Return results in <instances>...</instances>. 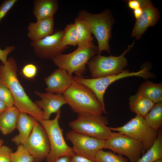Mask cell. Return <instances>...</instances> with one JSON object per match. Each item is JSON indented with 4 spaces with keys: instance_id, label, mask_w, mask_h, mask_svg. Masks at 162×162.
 <instances>
[{
    "instance_id": "5bb4252c",
    "label": "cell",
    "mask_w": 162,
    "mask_h": 162,
    "mask_svg": "<svg viewBox=\"0 0 162 162\" xmlns=\"http://www.w3.org/2000/svg\"><path fill=\"white\" fill-rule=\"evenodd\" d=\"M141 7L142 12L140 16L136 20L133 29L131 36L137 39L150 26H154L158 20L159 15L158 9L150 0H142Z\"/></svg>"
},
{
    "instance_id": "74e56055",
    "label": "cell",
    "mask_w": 162,
    "mask_h": 162,
    "mask_svg": "<svg viewBox=\"0 0 162 162\" xmlns=\"http://www.w3.org/2000/svg\"><path fill=\"white\" fill-rule=\"evenodd\" d=\"M7 108L5 103L0 99V115Z\"/></svg>"
},
{
    "instance_id": "7c38bea8",
    "label": "cell",
    "mask_w": 162,
    "mask_h": 162,
    "mask_svg": "<svg viewBox=\"0 0 162 162\" xmlns=\"http://www.w3.org/2000/svg\"><path fill=\"white\" fill-rule=\"evenodd\" d=\"M34 159V162H41L46 159L50 147L46 132L41 124L37 122L30 135L22 144Z\"/></svg>"
},
{
    "instance_id": "30bf717a",
    "label": "cell",
    "mask_w": 162,
    "mask_h": 162,
    "mask_svg": "<svg viewBox=\"0 0 162 162\" xmlns=\"http://www.w3.org/2000/svg\"><path fill=\"white\" fill-rule=\"evenodd\" d=\"M104 148L110 149L118 154L125 155L129 162H136L145 152L140 142L118 132H114L106 140Z\"/></svg>"
},
{
    "instance_id": "f1b7e54d",
    "label": "cell",
    "mask_w": 162,
    "mask_h": 162,
    "mask_svg": "<svg viewBox=\"0 0 162 162\" xmlns=\"http://www.w3.org/2000/svg\"><path fill=\"white\" fill-rule=\"evenodd\" d=\"M0 99L5 103L7 108L11 107L14 106V99L10 90L7 86L1 82Z\"/></svg>"
},
{
    "instance_id": "d6a6232c",
    "label": "cell",
    "mask_w": 162,
    "mask_h": 162,
    "mask_svg": "<svg viewBox=\"0 0 162 162\" xmlns=\"http://www.w3.org/2000/svg\"><path fill=\"white\" fill-rule=\"evenodd\" d=\"M15 47L14 46H7L3 50L0 49V61L2 64L4 63L7 60V57L10 52L15 49Z\"/></svg>"
},
{
    "instance_id": "7a4b0ae2",
    "label": "cell",
    "mask_w": 162,
    "mask_h": 162,
    "mask_svg": "<svg viewBox=\"0 0 162 162\" xmlns=\"http://www.w3.org/2000/svg\"><path fill=\"white\" fill-rule=\"evenodd\" d=\"M67 104L76 113L101 115L102 106L94 93L86 86L75 81L63 94Z\"/></svg>"
},
{
    "instance_id": "5b68a950",
    "label": "cell",
    "mask_w": 162,
    "mask_h": 162,
    "mask_svg": "<svg viewBox=\"0 0 162 162\" xmlns=\"http://www.w3.org/2000/svg\"><path fill=\"white\" fill-rule=\"evenodd\" d=\"M78 17L86 22L96 38L98 44V54H100L103 51L110 53L109 40L111 37L113 20L109 11L105 10L93 14L85 10H81Z\"/></svg>"
},
{
    "instance_id": "603a6c76",
    "label": "cell",
    "mask_w": 162,
    "mask_h": 162,
    "mask_svg": "<svg viewBox=\"0 0 162 162\" xmlns=\"http://www.w3.org/2000/svg\"><path fill=\"white\" fill-rule=\"evenodd\" d=\"M74 23L77 32L78 47L86 46L93 44L92 34L86 22L77 16L75 19Z\"/></svg>"
},
{
    "instance_id": "8992f818",
    "label": "cell",
    "mask_w": 162,
    "mask_h": 162,
    "mask_svg": "<svg viewBox=\"0 0 162 162\" xmlns=\"http://www.w3.org/2000/svg\"><path fill=\"white\" fill-rule=\"evenodd\" d=\"M61 110L57 113L51 120H43L40 122L47 134L50 147L49 153L46 159V162H55L59 158L64 156L71 157L75 153L72 148L66 143L60 126L59 119Z\"/></svg>"
},
{
    "instance_id": "e575fe53",
    "label": "cell",
    "mask_w": 162,
    "mask_h": 162,
    "mask_svg": "<svg viewBox=\"0 0 162 162\" xmlns=\"http://www.w3.org/2000/svg\"><path fill=\"white\" fill-rule=\"evenodd\" d=\"M142 0H129L127 1L128 7L132 10H134L141 7Z\"/></svg>"
},
{
    "instance_id": "4316f807",
    "label": "cell",
    "mask_w": 162,
    "mask_h": 162,
    "mask_svg": "<svg viewBox=\"0 0 162 162\" xmlns=\"http://www.w3.org/2000/svg\"><path fill=\"white\" fill-rule=\"evenodd\" d=\"M94 161L96 162H129L127 158L117 154L110 151H99L95 155Z\"/></svg>"
},
{
    "instance_id": "f546056e",
    "label": "cell",
    "mask_w": 162,
    "mask_h": 162,
    "mask_svg": "<svg viewBox=\"0 0 162 162\" xmlns=\"http://www.w3.org/2000/svg\"><path fill=\"white\" fill-rule=\"evenodd\" d=\"M38 71L37 66L33 64H28L22 68L21 72L22 75L28 79H32L36 75Z\"/></svg>"
},
{
    "instance_id": "d4e9b609",
    "label": "cell",
    "mask_w": 162,
    "mask_h": 162,
    "mask_svg": "<svg viewBox=\"0 0 162 162\" xmlns=\"http://www.w3.org/2000/svg\"><path fill=\"white\" fill-rule=\"evenodd\" d=\"M148 124L152 129L158 130L162 126V102L154 106L144 117Z\"/></svg>"
},
{
    "instance_id": "8d00e7d4",
    "label": "cell",
    "mask_w": 162,
    "mask_h": 162,
    "mask_svg": "<svg viewBox=\"0 0 162 162\" xmlns=\"http://www.w3.org/2000/svg\"><path fill=\"white\" fill-rule=\"evenodd\" d=\"M55 162H71L70 157L64 156L58 159Z\"/></svg>"
},
{
    "instance_id": "7402d4cb",
    "label": "cell",
    "mask_w": 162,
    "mask_h": 162,
    "mask_svg": "<svg viewBox=\"0 0 162 162\" xmlns=\"http://www.w3.org/2000/svg\"><path fill=\"white\" fill-rule=\"evenodd\" d=\"M155 104L162 102V84L146 80L140 86L138 92Z\"/></svg>"
},
{
    "instance_id": "cb8c5ba5",
    "label": "cell",
    "mask_w": 162,
    "mask_h": 162,
    "mask_svg": "<svg viewBox=\"0 0 162 162\" xmlns=\"http://www.w3.org/2000/svg\"><path fill=\"white\" fill-rule=\"evenodd\" d=\"M162 159V131L158 130L157 138L152 146L136 162H153Z\"/></svg>"
},
{
    "instance_id": "60d3db41",
    "label": "cell",
    "mask_w": 162,
    "mask_h": 162,
    "mask_svg": "<svg viewBox=\"0 0 162 162\" xmlns=\"http://www.w3.org/2000/svg\"></svg>"
},
{
    "instance_id": "44dd1931",
    "label": "cell",
    "mask_w": 162,
    "mask_h": 162,
    "mask_svg": "<svg viewBox=\"0 0 162 162\" xmlns=\"http://www.w3.org/2000/svg\"><path fill=\"white\" fill-rule=\"evenodd\" d=\"M155 104L152 101L138 93L131 95L129 98L131 111L136 115L144 117Z\"/></svg>"
},
{
    "instance_id": "2e32d148",
    "label": "cell",
    "mask_w": 162,
    "mask_h": 162,
    "mask_svg": "<svg viewBox=\"0 0 162 162\" xmlns=\"http://www.w3.org/2000/svg\"><path fill=\"white\" fill-rule=\"evenodd\" d=\"M46 92L63 94L74 82L72 76H69L64 69L58 68L44 78Z\"/></svg>"
},
{
    "instance_id": "836d02e7",
    "label": "cell",
    "mask_w": 162,
    "mask_h": 162,
    "mask_svg": "<svg viewBox=\"0 0 162 162\" xmlns=\"http://www.w3.org/2000/svg\"><path fill=\"white\" fill-rule=\"evenodd\" d=\"M70 159L71 162H96L75 153L70 157Z\"/></svg>"
},
{
    "instance_id": "9a60e30c",
    "label": "cell",
    "mask_w": 162,
    "mask_h": 162,
    "mask_svg": "<svg viewBox=\"0 0 162 162\" xmlns=\"http://www.w3.org/2000/svg\"><path fill=\"white\" fill-rule=\"evenodd\" d=\"M35 93L40 98V100H36L34 102L42 110L44 120L49 119L52 114L56 113L62 106L67 104L63 94L37 91Z\"/></svg>"
},
{
    "instance_id": "4fadbf2b",
    "label": "cell",
    "mask_w": 162,
    "mask_h": 162,
    "mask_svg": "<svg viewBox=\"0 0 162 162\" xmlns=\"http://www.w3.org/2000/svg\"><path fill=\"white\" fill-rule=\"evenodd\" d=\"M64 34V30H58L40 40L31 41L30 44L38 57L44 59H52L67 48L62 44Z\"/></svg>"
},
{
    "instance_id": "484cf974",
    "label": "cell",
    "mask_w": 162,
    "mask_h": 162,
    "mask_svg": "<svg viewBox=\"0 0 162 162\" xmlns=\"http://www.w3.org/2000/svg\"><path fill=\"white\" fill-rule=\"evenodd\" d=\"M64 30V34L62 42V46L67 47L69 45H77V32L74 24L67 25Z\"/></svg>"
},
{
    "instance_id": "3957f363",
    "label": "cell",
    "mask_w": 162,
    "mask_h": 162,
    "mask_svg": "<svg viewBox=\"0 0 162 162\" xmlns=\"http://www.w3.org/2000/svg\"><path fill=\"white\" fill-rule=\"evenodd\" d=\"M98 52V47L93 43L87 46L77 47L69 54H59L52 59L58 68L66 70L69 76L72 77L74 73L81 76L86 73V65L89 60Z\"/></svg>"
},
{
    "instance_id": "8fae6325",
    "label": "cell",
    "mask_w": 162,
    "mask_h": 162,
    "mask_svg": "<svg viewBox=\"0 0 162 162\" xmlns=\"http://www.w3.org/2000/svg\"><path fill=\"white\" fill-rule=\"evenodd\" d=\"M66 139L72 143L75 153L93 160L97 152L104 148L106 141L73 130L67 133Z\"/></svg>"
},
{
    "instance_id": "ac0fdd59",
    "label": "cell",
    "mask_w": 162,
    "mask_h": 162,
    "mask_svg": "<svg viewBox=\"0 0 162 162\" xmlns=\"http://www.w3.org/2000/svg\"><path fill=\"white\" fill-rule=\"evenodd\" d=\"M37 122L36 119L29 115L20 112L16 127L19 134L12 138V141L18 146L22 144L30 135Z\"/></svg>"
},
{
    "instance_id": "52a82bcc",
    "label": "cell",
    "mask_w": 162,
    "mask_h": 162,
    "mask_svg": "<svg viewBox=\"0 0 162 162\" xmlns=\"http://www.w3.org/2000/svg\"><path fill=\"white\" fill-rule=\"evenodd\" d=\"M108 118L102 115L82 113L68 123L72 130L100 139L106 140L113 134L107 125Z\"/></svg>"
},
{
    "instance_id": "277c9868",
    "label": "cell",
    "mask_w": 162,
    "mask_h": 162,
    "mask_svg": "<svg viewBox=\"0 0 162 162\" xmlns=\"http://www.w3.org/2000/svg\"><path fill=\"white\" fill-rule=\"evenodd\" d=\"M132 76H137L146 80L153 78L155 75L146 67L138 72H131L128 70H124L118 74L95 78L87 79L77 76H72V78L74 81L86 86L94 93L102 106L103 112L106 114L104 95L107 88L119 79Z\"/></svg>"
},
{
    "instance_id": "ba28073f",
    "label": "cell",
    "mask_w": 162,
    "mask_h": 162,
    "mask_svg": "<svg viewBox=\"0 0 162 162\" xmlns=\"http://www.w3.org/2000/svg\"><path fill=\"white\" fill-rule=\"evenodd\" d=\"M134 42L129 45L120 56H104L100 54L94 56L88 63L92 78H95L118 74L128 65L125 54L133 47Z\"/></svg>"
},
{
    "instance_id": "e0dca14e",
    "label": "cell",
    "mask_w": 162,
    "mask_h": 162,
    "mask_svg": "<svg viewBox=\"0 0 162 162\" xmlns=\"http://www.w3.org/2000/svg\"><path fill=\"white\" fill-rule=\"evenodd\" d=\"M54 28L53 17L30 22L27 27V36L32 42L38 41L53 34Z\"/></svg>"
},
{
    "instance_id": "83f0119b",
    "label": "cell",
    "mask_w": 162,
    "mask_h": 162,
    "mask_svg": "<svg viewBox=\"0 0 162 162\" xmlns=\"http://www.w3.org/2000/svg\"><path fill=\"white\" fill-rule=\"evenodd\" d=\"M10 162H34V159L27 149L21 144L10 155Z\"/></svg>"
},
{
    "instance_id": "ffe728a7",
    "label": "cell",
    "mask_w": 162,
    "mask_h": 162,
    "mask_svg": "<svg viewBox=\"0 0 162 162\" xmlns=\"http://www.w3.org/2000/svg\"><path fill=\"white\" fill-rule=\"evenodd\" d=\"M20 113L14 106L8 108L0 115V131L3 134H9L16 128Z\"/></svg>"
},
{
    "instance_id": "d590c367",
    "label": "cell",
    "mask_w": 162,
    "mask_h": 162,
    "mask_svg": "<svg viewBox=\"0 0 162 162\" xmlns=\"http://www.w3.org/2000/svg\"><path fill=\"white\" fill-rule=\"evenodd\" d=\"M142 12V9L141 7L133 10V14L136 19H138L141 15Z\"/></svg>"
},
{
    "instance_id": "ab89813d",
    "label": "cell",
    "mask_w": 162,
    "mask_h": 162,
    "mask_svg": "<svg viewBox=\"0 0 162 162\" xmlns=\"http://www.w3.org/2000/svg\"><path fill=\"white\" fill-rule=\"evenodd\" d=\"M153 162H162V159L158 160Z\"/></svg>"
},
{
    "instance_id": "9c48e42d",
    "label": "cell",
    "mask_w": 162,
    "mask_h": 162,
    "mask_svg": "<svg viewBox=\"0 0 162 162\" xmlns=\"http://www.w3.org/2000/svg\"><path fill=\"white\" fill-rule=\"evenodd\" d=\"M110 128L112 130L125 135L140 142L145 152L152 146L158 132V130L149 126L144 117L137 115L123 126Z\"/></svg>"
},
{
    "instance_id": "1f68e13d",
    "label": "cell",
    "mask_w": 162,
    "mask_h": 162,
    "mask_svg": "<svg viewBox=\"0 0 162 162\" xmlns=\"http://www.w3.org/2000/svg\"><path fill=\"white\" fill-rule=\"evenodd\" d=\"M12 149L8 146L3 145L0 148V162H10Z\"/></svg>"
},
{
    "instance_id": "6da1fadb",
    "label": "cell",
    "mask_w": 162,
    "mask_h": 162,
    "mask_svg": "<svg viewBox=\"0 0 162 162\" xmlns=\"http://www.w3.org/2000/svg\"><path fill=\"white\" fill-rule=\"evenodd\" d=\"M16 62L10 57L0 65V82L7 86L13 97L14 105L20 112L26 113L39 123L44 120L42 110L30 98L25 91L17 77Z\"/></svg>"
},
{
    "instance_id": "4dcf8cb0",
    "label": "cell",
    "mask_w": 162,
    "mask_h": 162,
    "mask_svg": "<svg viewBox=\"0 0 162 162\" xmlns=\"http://www.w3.org/2000/svg\"><path fill=\"white\" fill-rule=\"evenodd\" d=\"M17 1V0H5L0 5V22Z\"/></svg>"
},
{
    "instance_id": "d6986e66",
    "label": "cell",
    "mask_w": 162,
    "mask_h": 162,
    "mask_svg": "<svg viewBox=\"0 0 162 162\" xmlns=\"http://www.w3.org/2000/svg\"><path fill=\"white\" fill-rule=\"evenodd\" d=\"M58 9L56 0H35L34 2L33 14L37 21L53 17Z\"/></svg>"
},
{
    "instance_id": "f35d334b",
    "label": "cell",
    "mask_w": 162,
    "mask_h": 162,
    "mask_svg": "<svg viewBox=\"0 0 162 162\" xmlns=\"http://www.w3.org/2000/svg\"><path fill=\"white\" fill-rule=\"evenodd\" d=\"M3 142L4 141L3 140L0 139V148L3 146Z\"/></svg>"
}]
</instances>
